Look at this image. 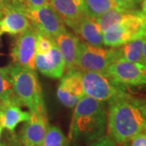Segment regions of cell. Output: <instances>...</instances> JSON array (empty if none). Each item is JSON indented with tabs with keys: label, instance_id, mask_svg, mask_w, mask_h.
<instances>
[{
	"label": "cell",
	"instance_id": "6da1fadb",
	"mask_svg": "<svg viewBox=\"0 0 146 146\" xmlns=\"http://www.w3.org/2000/svg\"><path fill=\"white\" fill-rule=\"evenodd\" d=\"M108 105L106 129L118 145L146 131V110L139 98L127 93L110 101Z\"/></svg>",
	"mask_w": 146,
	"mask_h": 146
},
{
	"label": "cell",
	"instance_id": "7a4b0ae2",
	"mask_svg": "<svg viewBox=\"0 0 146 146\" xmlns=\"http://www.w3.org/2000/svg\"><path fill=\"white\" fill-rule=\"evenodd\" d=\"M107 112L104 102L84 95L74 106L69 140L90 143L105 134Z\"/></svg>",
	"mask_w": 146,
	"mask_h": 146
},
{
	"label": "cell",
	"instance_id": "3957f363",
	"mask_svg": "<svg viewBox=\"0 0 146 146\" xmlns=\"http://www.w3.org/2000/svg\"><path fill=\"white\" fill-rule=\"evenodd\" d=\"M7 67L11 78L14 93L21 105L26 106L30 113L45 109L42 87L36 72L12 63Z\"/></svg>",
	"mask_w": 146,
	"mask_h": 146
},
{
	"label": "cell",
	"instance_id": "277c9868",
	"mask_svg": "<svg viewBox=\"0 0 146 146\" xmlns=\"http://www.w3.org/2000/svg\"><path fill=\"white\" fill-rule=\"evenodd\" d=\"M80 74L84 94L94 99L110 102L127 94L125 86L117 83L108 74L81 70Z\"/></svg>",
	"mask_w": 146,
	"mask_h": 146
},
{
	"label": "cell",
	"instance_id": "5b68a950",
	"mask_svg": "<svg viewBox=\"0 0 146 146\" xmlns=\"http://www.w3.org/2000/svg\"><path fill=\"white\" fill-rule=\"evenodd\" d=\"M21 10L29 20L36 31L50 38L55 37L66 29V25L55 10L50 4L33 7L20 3Z\"/></svg>",
	"mask_w": 146,
	"mask_h": 146
},
{
	"label": "cell",
	"instance_id": "8992f818",
	"mask_svg": "<svg viewBox=\"0 0 146 146\" xmlns=\"http://www.w3.org/2000/svg\"><path fill=\"white\" fill-rule=\"evenodd\" d=\"M117 60L115 47L106 49L80 41L79 44L76 63L81 71L107 74L110 63Z\"/></svg>",
	"mask_w": 146,
	"mask_h": 146
},
{
	"label": "cell",
	"instance_id": "52a82bcc",
	"mask_svg": "<svg viewBox=\"0 0 146 146\" xmlns=\"http://www.w3.org/2000/svg\"><path fill=\"white\" fill-rule=\"evenodd\" d=\"M36 37L37 31L33 26L17 36L11 50L12 63L36 72Z\"/></svg>",
	"mask_w": 146,
	"mask_h": 146
},
{
	"label": "cell",
	"instance_id": "ba28073f",
	"mask_svg": "<svg viewBox=\"0 0 146 146\" xmlns=\"http://www.w3.org/2000/svg\"><path fill=\"white\" fill-rule=\"evenodd\" d=\"M107 74L117 83L123 86H141L146 84V67L123 59L116 60L107 68Z\"/></svg>",
	"mask_w": 146,
	"mask_h": 146
},
{
	"label": "cell",
	"instance_id": "9c48e42d",
	"mask_svg": "<svg viewBox=\"0 0 146 146\" xmlns=\"http://www.w3.org/2000/svg\"><path fill=\"white\" fill-rule=\"evenodd\" d=\"M84 95L80 70L76 68L67 71L62 76L57 89L58 98L60 102L68 108H74Z\"/></svg>",
	"mask_w": 146,
	"mask_h": 146
},
{
	"label": "cell",
	"instance_id": "30bf717a",
	"mask_svg": "<svg viewBox=\"0 0 146 146\" xmlns=\"http://www.w3.org/2000/svg\"><path fill=\"white\" fill-rule=\"evenodd\" d=\"M46 110L32 112L30 119L25 122L21 130L19 140L22 146L42 145L48 128Z\"/></svg>",
	"mask_w": 146,
	"mask_h": 146
},
{
	"label": "cell",
	"instance_id": "8fae6325",
	"mask_svg": "<svg viewBox=\"0 0 146 146\" xmlns=\"http://www.w3.org/2000/svg\"><path fill=\"white\" fill-rule=\"evenodd\" d=\"M97 21L99 23L103 33L123 25L145 24L141 11L137 9L125 10L113 8L97 18Z\"/></svg>",
	"mask_w": 146,
	"mask_h": 146
},
{
	"label": "cell",
	"instance_id": "7c38bea8",
	"mask_svg": "<svg viewBox=\"0 0 146 146\" xmlns=\"http://www.w3.org/2000/svg\"><path fill=\"white\" fill-rule=\"evenodd\" d=\"M32 27L29 20L21 10L19 2H11L0 18V35H19Z\"/></svg>",
	"mask_w": 146,
	"mask_h": 146
},
{
	"label": "cell",
	"instance_id": "4fadbf2b",
	"mask_svg": "<svg viewBox=\"0 0 146 146\" xmlns=\"http://www.w3.org/2000/svg\"><path fill=\"white\" fill-rule=\"evenodd\" d=\"M36 69L50 78L59 79L65 72V63L56 43L46 54H36Z\"/></svg>",
	"mask_w": 146,
	"mask_h": 146
},
{
	"label": "cell",
	"instance_id": "5bb4252c",
	"mask_svg": "<svg viewBox=\"0 0 146 146\" xmlns=\"http://www.w3.org/2000/svg\"><path fill=\"white\" fill-rule=\"evenodd\" d=\"M84 42L95 46L103 47V33L96 18L84 15L70 26Z\"/></svg>",
	"mask_w": 146,
	"mask_h": 146
},
{
	"label": "cell",
	"instance_id": "9a60e30c",
	"mask_svg": "<svg viewBox=\"0 0 146 146\" xmlns=\"http://www.w3.org/2000/svg\"><path fill=\"white\" fill-rule=\"evenodd\" d=\"M145 31V24L127 25L117 27L103 33V43L106 46H119L143 36Z\"/></svg>",
	"mask_w": 146,
	"mask_h": 146
},
{
	"label": "cell",
	"instance_id": "2e32d148",
	"mask_svg": "<svg viewBox=\"0 0 146 146\" xmlns=\"http://www.w3.org/2000/svg\"><path fill=\"white\" fill-rule=\"evenodd\" d=\"M54 41L63 56L65 63V70L68 71L77 68L76 58L80 42L78 36L66 29L55 37Z\"/></svg>",
	"mask_w": 146,
	"mask_h": 146
},
{
	"label": "cell",
	"instance_id": "e0dca14e",
	"mask_svg": "<svg viewBox=\"0 0 146 146\" xmlns=\"http://www.w3.org/2000/svg\"><path fill=\"white\" fill-rule=\"evenodd\" d=\"M50 5L68 27L85 15L84 0H50Z\"/></svg>",
	"mask_w": 146,
	"mask_h": 146
},
{
	"label": "cell",
	"instance_id": "ac0fdd59",
	"mask_svg": "<svg viewBox=\"0 0 146 146\" xmlns=\"http://www.w3.org/2000/svg\"><path fill=\"white\" fill-rule=\"evenodd\" d=\"M30 117L31 113L23 110L19 105L0 106V123L3 129L5 128L10 132H14L18 124L28 121Z\"/></svg>",
	"mask_w": 146,
	"mask_h": 146
},
{
	"label": "cell",
	"instance_id": "d6986e66",
	"mask_svg": "<svg viewBox=\"0 0 146 146\" xmlns=\"http://www.w3.org/2000/svg\"><path fill=\"white\" fill-rule=\"evenodd\" d=\"M115 48L117 60L123 59L143 64V36Z\"/></svg>",
	"mask_w": 146,
	"mask_h": 146
},
{
	"label": "cell",
	"instance_id": "ffe728a7",
	"mask_svg": "<svg viewBox=\"0 0 146 146\" xmlns=\"http://www.w3.org/2000/svg\"><path fill=\"white\" fill-rule=\"evenodd\" d=\"M16 104L21 106L13 90V84L7 67L0 68V106Z\"/></svg>",
	"mask_w": 146,
	"mask_h": 146
},
{
	"label": "cell",
	"instance_id": "44dd1931",
	"mask_svg": "<svg viewBox=\"0 0 146 146\" xmlns=\"http://www.w3.org/2000/svg\"><path fill=\"white\" fill-rule=\"evenodd\" d=\"M85 15L91 18H98L107 11L119 8L113 0H84Z\"/></svg>",
	"mask_w": 146,
	"mask_h": 146
},
{
	"label": "cell",
	"instance_id": "7402d4cb",
	"mask_svg": "<svg viewBox=\"0 0 146 146\" xmlns=\"http://www.w3.org/2000/svg\"><path fill=\"white\" fill-rule=\"evenodd\" d=\"M42 145L68 146V140L59 127L56 126H49Z\"/></svg>",
	"mask_w": 146,
	"mask_h": 146
},
{
	"label": "cell",
	"instance_id": "603a6c76",
	"mask_svg": "<svg viewBox=\"0 0 146 146\" xmlns=\"http://www.w3.org/2000/svg\"><path fill=\"white\" fill-rule=\"evenodd\" d=\"M55 43L54 39L37 32L36 37V54H46L49 52Z\"/></svg>",
	"mask_w": 146,
	"mask_h": 146
},
{
	"label": "cell",
	"instance_id": "cb8c5ba5",
	"mask_svg": "<svg viewBox=\"0 0 146 146\" xmlns=\"http://www.w3.org/2000/svg\"><path fill=\"white\" fill-rule=\"evenodd\" d=\"M89 146H118V145L109 134H104L99 138L91 141Z\"/></svg>",
	"mask_w": 146,
	"mask_h": 146
},
{
	"label": "cell",
	"instance_id": "d4e9b609",
	"mask_svg": "<svg viewBox=\"0 0 146 146\" xmlns=\"http://www.w3.org/2000/svg\"><path fill=\"white\" fill-rule=\"evenodd\" d=\"M113 1L117 4L119 8L125 9V10H131V9H136L143 0H113Z\"/></svg>",
	"mask_w": 146,
	"mask_h": 146
},
{
	"label": "cell",
	"instance_id": "484cf974",
	"mask_svg": "<svg viewBox=\"0 0 146 146\" xmlns=\"http://www.w3.org/2000/svg\"><path fill=\"white\" fill-rule=\"evenodd\" d=\"M0 146H22L19 137L14 134V132H10L4 137L3 140L0 141Z\"/></svg>",
	"mask_w": 146,
	"mask_h": 146
},
{
	"label": "cell",
	"instance_id": "4316f807",
	"mask_svg": "<svg viewBox=\"0 0 146 146\" xmlns=\"http://www.w3.org/2000/svg\"><path fill=\"white\" fill-rule=\"evenodd\" d=\"M126 144L127 146H146V131L137 134Z\"/></svg>",
	"mask_w": 146,
	"mask_h": 146
},
{
	"label": "cell",
	"instance_id": "83f0119b",
	"mask_svg": "<svg viewBox=\"0 0 146 146\" xmlns=\"http://www.w3.org/2000/svg\"><path fill=\"white\" fill-rule=\"evenodd\" d=\"M24 3L28 6L37 7L50 4V0H24Z\"/></svg>",
	"mask_w": 146,
	"mask_h": 146
},
{
	"label": "cell",
	"instance_id": "f1b7e54d",
	"mask_svg": "<svg viewBox=\"0 0 146 146\" xmlns=\"http://www.w3.org/2000/svg\"><path fill=\"white\" fill-rule=\"evenodd\" d=\"M11 0H0V18L4 14L7 6L9 5Z\"/></svg>",
	"mask_w": 146,
	"mask_h": 146
},
{
	"label": "cell",
	"instance_id": "f546056e",
	"mask_svg": "<svg viewBox=\"0 0 146 146\" xmlns=\"http://www.w3.org/2000/svg\"><path fill=\"white\" fill-rule=\"evenodd\" d=\"M143 64L146 67V31L143 35Z\"/></svg>",
	"mask_w": 146,
	"mask_h": 146
},
{
	"label": "cell",
	"instance_id": "4dcf8cb0",
	"mask_svg": "<svg viewBox=\"0 0 146 146\" xmlns=\"http://www.w3.org/2000/svg\"><path fill=\"white\" fill-rule=\"evenodd\" d=\"M141 12L143 14V16H144V19H145V25H146V0H143L142 3H141Z\"/></svg>",
	"mask_w": 146,
	"mask_h": 146
},
{
	"label": "cell",
	"instance_id": "1f68e13d",
	"mask_svg": "<svg viewBox=\"0 0 146 146\" xmlns=\"http://www.w3.org/2000/svg\"><path fill=\"white\" fill-rule=\"evenodd\" d=\"M139 101L146 110V98H139Z\"/></svg>",
	"mask_w": 146,
	"mask_h": 146
},
{
	"label": "cell",
	"instance_id": "d6a6232c",
	"mask_svg": "<svg viewBox=\"0 0 146 146\" xmlns=\"http://www.w3.org/2000/svg\"><path fill=\"white\" fill-rule=\"evenodd\" d=\"M3 131V126L1 125V123H0V141H1V138H2Z\"/></svg>",
	"mask_w": 146,
	"mask_h": 146
},
{
	"label": "cell",
	"instance_id": "836d02e7",
	"mask_svg": "<svg viewBox=\"0 0 146 146\" xmlns=\"http://www.w3.org/2000/svg\"><path fill=\"white\" fill-rule=\"evenodd\" d=\"M12 2H19V3H24V0H11Z\"/></svg>",
	"mask_w": 146,
	"mask_h": 146
},
{
	"label": "cell",
	"instance_id": "e575fe53",
	"mask_svg": "<svg viewBox=\"0 0 146 146\" xmlns=\"http://www.w3.org/2000/svg\"><path fill=\"white\" fill-rule=\"evenodd\" d=\"M121 146H127V144H126V143H125V144H123V145H121Z\"/></svg>",
	"mask_w": 146,
	"mask_h": 146
},
{
	"label": "cell",
	"instance_id": "d590c367",
	"mask_svg": "<svg viewBox=\"0 0 146 146\" xmlns=\"http://www.w3.org/2000/svg\"><path fill=\"white\" fill-rule=\"evenodd\" d=\"M33 146H43L42 145H33Z\"/></svg>",
	"mask_w": 146,
	"mask_h": 146
},
{
	"label": "cell",
	"instance_id": "8d00e7d4",
	"mask_svg": "<svg viewBox=\"0 0 146 146\" xmlns=\"http://www.w3.org/2000/svg\"><path fill=\"white\" fill-rule=\"evenodd\" d=\"M0 36H1V35H0Z\"/></svg>",
	"mask_w": 146,
	"mask_h": 146
}]
</instances>
